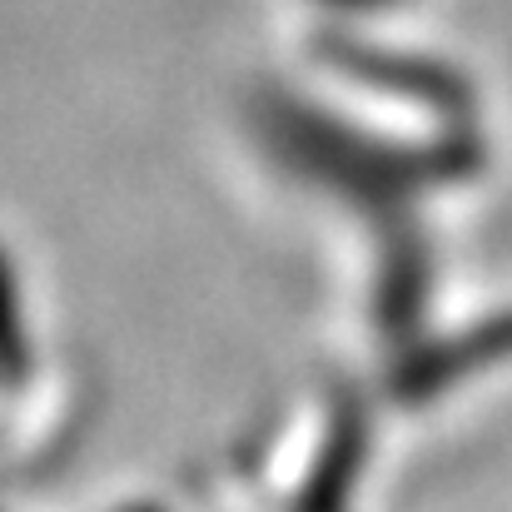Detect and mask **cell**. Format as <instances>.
Returning a JSON list of instances; mask_svg holds the SVG:
<instances>
[{"label": "cell", "instance_id": "cell-1", "mask_svg": "<svg viewBox=\"0 0 512 512\" xmlns=\"http://www.w3.org/2000/svg\"><path fill=\"white\" fill-rule=\"evenodd\" d=\"M512 358V314L508 319H493V324H478L473 334L453 339L448 348H438L433 358H423V368L413 373V383H448L468 368H488V363H503Z\"/></svg>", "mask_w": 512, "mask_h": 512}, {"label": "cell", "instance_id": "cell-2", "mask_svg": "<svg viewBox=\"0 0 512 512\" xmlns=\"http://www.w3.org/2000/svg\"><path fill=\"white\" fill-rule=\"evenodd\" d=\"M353 473H358V433H339L304 493V512H348L353 493Z\"/></svg>", "mask_w": 512, "mask_h": 512}]
</instances>
